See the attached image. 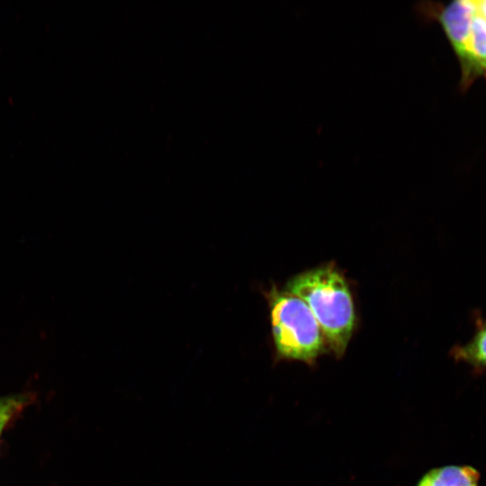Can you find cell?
Instances as JSON below:
<instances>
[{
	"mask_svg": "<svg viewBox=\"0 0 486 486\" xmlns=\"http://www.w3.org/2000/svg\"><path fill=\"white\" fill-rule=\"evenodd\" d=\"M285 290L303 301L337 357L344 355L355 326V308L344 276L331 265L291 279Z\"/></svg>",
	"mask_w": 486,
	"mask_h": 486,
	"instance_id": "1",
	"label": "cell"
},
{
	"mask_svg": "<svg viewBox=\"0 0 486 486\" xmlns=\"http://www.w3.org/2000/svg\"><path fill=\"white\" fill-rule=\"evenodd\" d=\"M413 9L422 21L441 27L459 62L463 88L486 78V0L418 2Z\"/></svg>",
	"mask_w": 486,
	"mask_h": 486,
	"instance_id": "2",
	"label": "cell"
},
{
	"mask_svg": "<svg viewBox=\"0 0 486 486\" xmlns=\"http://www.w3.org/2000/svg\"><path fill=\"white\" fill-rule=\"evenodd\" d=\"M278 358L312 363L324 351V337L306 303L275 286L266 292Z\"/></svg>",
	"mask_w": 486,
	"mask_h": 486,
	"instance_id": "3",
	"label": "cell"
},
{
	"mask_svg": "<svg viewBox=\"0 0 486 486\" xmlns=\"http://www.w3.org/2000/svg\"><path fill=\"white\" fill-rule=\"evenodd\" d=\"M474 331L464 344L454 346L451 355L456 362L468 365L475 374L486 371V319L480 313L473 315Z\"/></svg>",
	"mask_w": 486,
	"mask_h": 486,
	"instance_id": "4",
	"label": "cell"
},
{
	"mask_svg": "<svg viewBox=\"0 0 486 486\" xmlns=\"http://www.w3.org/2000/svg\"><path fill=\"white\" fill-rule=\"evenodd\" d=\"M480 472L470 464H447L429 469L416 486H479Z\"/></svg>",
	"mask_w": 486,
	"mask_h": 486,
	"instance_id": "5",
	"label": "cell"
},
{
	"mask_svg": "<svg viewBox=\"0 0 486 486\" xmlns=\"http://www.w3.org/2000/svg\"><path fill=\"white\" fill-rule=\"evenodd\" d=\"M25 401L21 397L0 399V435L6 424L23 407Z\"/></svg>",
	"mask_w": 486,
	"mask_h": 486,
	"instance_id": "6",
	"label": "cell"
}]
</instances>
